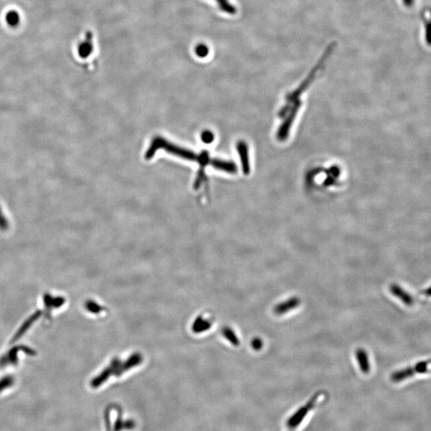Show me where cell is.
<instances>
[{
    "label": "cell",
    "instance_id": "1",
    "mask_svg": "<svg viewBox=\"0 0 431 431\" xmlns=\"http://www.w3.org/2000/svg\"><path fill=\"white\" fill-rule=\"evenodd\" d=\"M163 149L170 154L178 156L182 158H185L190 161H197L200 164L202 167H205V165H212L216 169H221L228 173H234L237 171L236 165L231 161H222V160L212 159L209 158L208 153L204 152L201 154H196L190 150H186L184 148L178 147L173 144L170 143L167 140H165L161 137L154 138L149 150L146 151V159H150L154 157L157 150Z\"/></svg>",
    "mask_w": 431,
    "mask_h": 431
},
{
    "label": "cell",
    "instance_id": "15",
    "mask_svg": "<svg viewBox=\"0 0 431 431\" xmlns=\"http://www.w3.org/2000/svg\"><path fill=\"white\" fill-rule=\"evenodd\" d=\"M224 334H225V336L227 337L228 340H230V342H231L233 345H239V340H238L237 336H236L235 333H234L231 329H226V330L224 331Z\"/></svg>",
    "mask_w": 431,
    "mask_h": 431
},
{
    "label": "cell",
    "instance_id": "6",
    "mask_svg": "<svg viewBox=\"0 0 431 431\" xmlns=\"http://www.w3.org/2000/svg\"><path fill=\"white\" fill-rule=\"evenodd\" d=\"M390 291L392 295L396 296L398 299H400L401 301L406 304V306H412L414 304V299L412 297V295L408 293L407 291H405L403 288L398 285L396 284H392L390 286Z\"/></svg>",
    "mask_w": 431,
    "mask_h": 431
},
{
    "label": "cell",
    "instance_id": "12",
    "mask_svg": "<svg viewBox=\"0 0 431 431\" xmlns=\"http://www.w3.org/2000/svg\"><path fill=\"white\" fill-rule=\"evenodd\" d=\"M39 315H40V314H39V313H36V314H35L33 316L31 317V318H30L29 319H28V320L27 321V322H26L24 325H23V327H22L21 329H20V330L18 332L17 334H16V336H15L14 341H16V340H18V338H19V337H20V336H23V335H24V332H25V331H27L28 329H29L31 324H33V322H35V319L38 318V316H39Z\"/></svg>",
    "mask_w": 431,
    "mask_h": 431
},
{
    "label": "cell",
    "instance_id": "8",
    "mask_svg": "<svg viewBox=\"0 0 431 431\" xmlns=\"http://www.w3.org/2000/svg\"><path fill=\"white\" fill-rule=\"evenodd\" d=\"M356 357L362 372L364 374L369 373L371 365H370L369 357H368L366 350L363 349V348H359V349L356 350Z\"/></svg>",
    "mask_w": 431,
    "mask_h": 431
},
{
    "label": "cell",
    "instance_id": "10",
    "mask_svg": "<svg viewBox=\"0 0 431 431\" xmlns=\"http://www.w3.org/2000/svg\"><path fill=\"white\" fill-rule=\"evenodd\" d=\"M214 1L218 4V8L222 12L230 16L237 14V9L230 2V0H214Z\"/></svg>",
    "mask_w": 431,
    "mask_h": 431
},
{
    "label": "cell",
    "instance_id": "5",
    "mask_svg": "<svg viewBox=\"0 0 431 431\" xmlns=\"http://www.w3.org/2000/svg\"><path fill=\"white\" fill-rule=\"evenodd\" d=\"M300 303H301L300 299L294 296V297L289 298L285 301L278 303L276 307H274L273 311L276 315H283L288 311L299 307Z\"/></svg>",
    "mask_w": 431,
    "mask_h": 431
},
{
    "label": "cell",
    "instance_id": "9",
    "mask_svg": "<svg viewBox=\"0 0 431 431\" xmlns=\"http://www.w3.org/2000/svg\"><path fill=\"white\" fill-rule=\"evenodd\" d=\"M136 422L132 419L123 420L119 415L114 424L113 431L132 430L136 427Z\"/></svg>",
    "mask_w": 431,
    "mask_h": 431
},
{
    "label": "cell",
    "instance_id": "20",
    "mask_svg": "<svg viewBox=\"0 0 431 431\" xmlns=\"http://www.w3.org/2000/svg\"><path fill=\"white\" fill-rule=\"evenodd\" d=\"M105 421L106 431H111V414H110L109 409H106L105 411Z\"/></svg>",
    "mask_w": 431,
    "mask_h": 431
},
{
    "label": "cell",
    "instance_id": "21",
    "mask_svg": "<svg viewBox=\"0 0 431 431\" xmlns=\"http://www.w3.org/2000/svg\"><path fill=\"white\" fill-rule=\"evenodd\" d=\"M403 1L404 4L406 5L408 8H410V7L413 6V4H414V0H402Z\"/></svg>",
    "mask_w": 431,
    "mask_h": 431
},
{
    "label": "cell",
    "instance_id": "13",
    "mask_svg": "<svg viewBox=\"0 0 431 431\" xmlns=\"http://www.w3.org/2000/svg\"><path fill=\"white\" fill-rule=\"evenodd\" d=\"M15 379L11 375L4 376L3 379H0V393L14 385Z\"/></svg>",
    "mask_w": 431,
    "mask_h": 431
},
{
    "label": "cell",
    "instance_id": "11",
    "mask_svg": "<svg viewBox=\"0 0 431 431\" xmlns=\"http://www.w3.org/2000/svg\"><path fill=\"white\" fill-rule=\"evenodd\" d=\"M238 150H239L240 155H241V161H242V165L244 166L245 173H249V166L246 145L244 142H240L238 144Z\"/></svg>",
    "mask_w": 431,
    "mask_h": 431
},
{
    "label": "cell",
    "instance_id": "7",
    "mask_svg": "<svg viewBox=\"0 0 431 431\" xmlns=\"http://www.w3.org/2000/svg\"><path fill=\"white\" fill-rule=\"evenodd\" d=\"M4 21L8 28L16 29L21 24L22 18L20 12L16 9H9L4 15Z\"/></svg>",
    "mask_w": 431,
    "mask_h": 431
},
{
    "label": "cell",
    "instance_id": "4",
    "mask_svg": "<svg viewBox=\"0 0 431 431\" xmlns=\"http://www.w3.org/2000/svg\"><path fill=\"white\" fill-rule=\"evenodd\" d=\"M93 34L91 31H87L85 38L80 42L78 46V55L82 59H86L92 55L93 51Z\"/></svg>",
    "mask_w": 431,
    "mask_h": 431
},
{
    "label": "cell",
    "instance_id": "2",
    "mask_svg": "<svg viewBox=\"0 0 431 431\" xmlns=\"http://www.w3.org/2000/svg\"><path fill=\"white\" fill-rule=\"evenodd\" d=\"M428 372H431V359L419 362L416 363L413 367H406L405 369L395 371L390 376V379L394 383H398L408 378H411L413 375L417 374L428 373Z\"/></svg>",
    "mask_w": 431,
    "mask_h": 431
},
{
    "label": "cell",
    "instance_id": "17",
    "mask_svg": "<svg viewBox=\"0 0 431 431\" xmlns=\"http://www.w3.org/2000/svg\"><path fill=\"white\" fill-rule=\"evenodd\" d=\"M251 345L256 352H259L264 347V342H263L262 339H260V337H256L252 340Z\"/></svg>",
    "mask_w": 431,
    "mask_h": 431
},
{
    "label": "cell",
    "instance_id": "22",
    "mask_svg": "<svg viewBox=\"0 0 431 431\" xmlns=\"http://www.w3.org/2000/svg\"><path fill=\"white\" fill-rule=\"evenodd\" d=\"M423 294L426 296H431V286L430 287H428L426 289L424 290Z\"/></svg>",
    "mask_w": 431,
    "mask_h": 431
},
{
    "label": "cell",
    "instance_id": "16",
    "mask_svg": "<svg viewBox=\"0 0 431 431\" xmlns=\"http://www.w3.org/2000/svg\"><path fill=\"white\" fill-rule=\"evenodd\" d=\"M9 226H10V224L8 222V218L4 215L2 208L0 206V230L7 231L9 229Z\"/></svg>",
    "mask_w": 431,
    "mask_h": 431
},
{
    "label": "cell",
    "instance_id": "18",
    "mask_svg": "<svg viewBox=\"0 0 431 431\" xmlns=\"http://www.w3.org/2000/svg\"><path fill=\"white\" fill-rule=\"evenodd\" d=\"M425 41L431 46V20L425 23Z\"/></svg>",
    "mask_w": 431,
    "mask_h": 431
},
{
    "label": "cell",
    "instance_id": "3",
    "mask_svg": "<svg viewBox=\"0 0 431 431\" xmlns=\"http://www.w3.org/2000/svg\"><path fill=\"white\" fill-rule=\"evenodd\" d=\"M320 393L315 394L310 400L307 402V404H305L304 406L299 408L297 411L295 412V414H292L291 417L287 419V426L289 428L297 427L299 424L301 423L304 417L307 416L310 410H312V408L315 406L318 398L320 396Z\"/></svg>",
    "mask_w": 431,
    "mask_h": 431
},
{
    "label": "cell",
    "instance_id": "19",
    "mask_svg": "<svg viewBox=\"0 0 431 431\" xmlns=\"http://www.w3.org/2000/svg\"><path fill=\"white\" fill-rule=\"evenodd\" d=\"M201 139L202 142H204V143H211L214 139L213 134L210 131H204V132L202 133Z\"/></svg>",
    "mask_w": 431,
    "mask_h": 431
},
{
    "label": "cell",
    "instance_id": "14",
    "mask_svg": "<svg viewBox=\"0 0 431 431\" xmlns=\"http://www.w3.org/2000/svg\"><path fill=\"white\" fill-rule=\"evenodd\" d=\"M195 53H196V55L199 58H205L208 55V53H209V49H208V47L205 44L200 43V44L196 45V48H195Z\"/></svg>",
    "mask_w": 431,
    "mask_h": 431
}]
</instances>
